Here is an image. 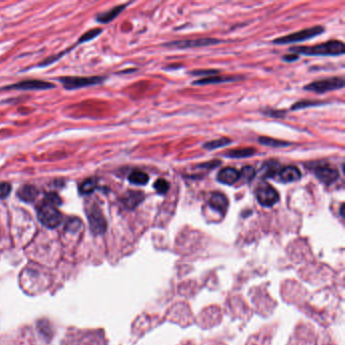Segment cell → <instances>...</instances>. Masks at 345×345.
Wrapping results in <instances>:
<instances>
[{"mask_svg": "<svg viewBox=\"0 0 345 345\" xmlns=\"http://www.w3.org/2000/svg\"><path fill=\"white\" fill-rule=\"evenodd\" d=\"M344 44L340 41H330L312 47H293L290 52L307 56H339L344 54Z\"/></svg>", "mask_w": 345, "mask_h": 345, "instance_id": "1", "label": "cell"}, {"mask_svg": "<svg viewBox=\"0 0 345 345\" xmlns=\"http://www.w3.org/2000/svg\"><path fill=\"white\" fill-rule=\"evenodd\" d=\"M38 219L45 227L54 229L61 224L63 218L57 207L43 202L38 207Z\"/></svg>", "mask_w": 345, "mask_h": 345, "instance_id": "2", "label": "cell"}, {"mask_svg": "<svg viewBox=\"0 0 345 345\" xmlns=\"http://www.w3.org/2000/svg\"><path fill=\"white\" fill-rule=\"evenodd\" d=\"M106 78L103 76H91V77H78V76H67L62 77L59 81L62 83L65 89L73 90L83 87L93 86L102 83Z\"/></svg>", "mask_w": 345, "mask_h": 345, "instance_id": "3", "label": "cell"}, {"mask_svg": "<svg viewBox=\"0 0 345 345\" xmlns=\"http://www.w3.org/2000/svg\"><path fill=\"white\" fill-rule=\"evenodd\" d=\"M323 32H324V28H322L321 26H316V27H313V28L305 29V30H302L300 32L290 34V35L286 36V37L279 38V39L275 40L274 43L278 44V45H286V44H290V43L303 42V41L313 39V38L321 35Z\"/></svg>", "mask_w": 345, "mask_h": 345, "instance_id": "4", "label": "cell"}, {"mask_svg": "<svg viewBox=\"0 0 345 345\" xmlns=\"http://www.w3.org/2000/svg\"><path fill=\"white\" fill-rule=\"evenodd\" d=\"M344 87V79L342 77H330L309 83L304 87L305 90L324 93Z\"/></svg>", "mask_w": 345, "mask_h": 345, "instance_id": "5", "label": "cell"}, {"mask_svg": "<svg viewBox=\"0 0 345 345\" xmlns=\"http://www.w3.org/2000/svg\"><path fill=\"white\" fill-rule=\"evenodd\" d=\"M256 199L261 206L270 208L279 202L280 195L276 188L267 183H261L256 189Z\"/></svg>", "mask_w": 345, "mask_h": 345, "instance_id": "6", "label": "cell"}, {"mask_svg": "<svg viewBox=\"0 0 345 345\" xmlns=\"http://www.w3.org/2000/svg\"><path fill=\"white\" fill-rule=\"evenodd\" d=\"M87 218H88L90 230L93 234L98 235L107 231L108 225H107L106 218L97 206L93 205L89 208V210L87 211Z\"/></svg>", "mask_w": 345, "mask_h": 345, "instance_id": "7", "label": "cell"}, {"mask_svg": "<svg viewBox=\"0 0 345 345\" xmlns=\"http://www.w3.org/2000/svg\"><path fill=\"white\" fill-rule=\"evenodd\" d=\"M220 40L216 39H199V40H186V41H172L164 46L172 49H190L199 47H207L220 44Z\"/></svg>", "mask_w": 345, "mask_h": 345, "instance_id": "8", "label": "cell"}, {"mask_svg": "<svg viewBox=\"0 0 345 345\" xmlns=\"http://www.w3.org/2000/svg\"><path fill=\"white\" fill-rule=\"evenodd\" d=\"M55 85L53 83L41 80H26L21 81L9 86H6L5 89H14V90H46L50 88H54Z\"/></svg>", "mask_w": 345, "mask_h": 345, "instance_id": "9", "label": "cell"}, {"mask_svg": "<svg viewBox=\"0 0 345 345\" xmlns=\"http://www.w3.org/2000/svg\"><path fill=\"white\" fill-rule=\"evenodd\" d=\"M315 174L321 182H323L324 184H327V185H330L333 182H335L338 179V176H339L338 170H336L335 168H333L329 165H326V164L319 165L318 167H316Z\"/></svg>", "mask_w": 345, "mask_h": 345, "instance_id": "10", "label": "cell"}, {"mask_svg": "<svg viewBox=\"0 0 345 345\" xmlns=\"http://www.w3.org/2000/svg\"><path fill=\"white\" fill-rule=\"evenodd\" d=\"M209 206L221 215H225L229 207V201L225 194L221 192H214L209 200Z\"/></svg>", "mask_w": 345, "mask_h": 345, "instance_id": "11", "label": "cell"}, {"mask_svg": "<svg viewBox=\"0 0 345 345\" xmlns=\"http://www.w3.org/2000/svg\"><path fill=\"white\" fill-rule=\"evenodd\" d=\"M240 179V173L232 167H225L217 175V180L222 184L232 185Z\"/></svg>", "mask_w": 345, "mask_h": 345, "instance_id": "12", "label": "cell"}, {"mask_svg": "<svg viewBox=\"0 0 345 345\" xmlns=\"http://www.w3.org/2000/svg\"><path fill=\"white\" fill-rule=\"evenodd\" d=\"M17 196L22 202L33 203L39 196V189L35 185L26 184L17 190Z\"/></svg>", "mask_w": 345, "mask_h": 345, "instance_id": "13", "label": "cell"}, {"mask_svg": "<svg viewBox=\"0 0 345 345\" xmlns=\"http://www.w3.org/2000/svg\"><path fill=\"white\" fill-rule=\"evenodd\" d=\"M144 200V193L141 191H136V190H129L124 199L122 203L128 209H134L137 206H139Z\"/></svg>", "mask_w": 345, "mask_h": 345, "instance_id": "14", "label": "cell"}, {"mask_svg": "<svg viewBox=\"0 0 345 345\" xmlns=\"http://www.w3.org/2000/svg\"><path fill=\"white\" fill-rule=\"evenodd\" d=\"M279 175H280V179L285 183L297 181L302 176L301 171L295 166H286L282 168Z\"/></svg>", "mask_w": 345, "mask_h": 345, "instance_id": "15", "label": "cell"}, {"mask_svg": "<svg viewBox=\"0 0 345 345\" xmlns=\"http://www.w3.org/2000/svg\"><path fill=\"white\" fill-rule=\"evenodd\" d=\"M240 77L234 76H219V75H212L207 78H202L193 82L194 85H207V84H215V83H223V82H231L234 80H239Z\"/></svg>", "mask_w": 345, "mask_h": 345, "instance_id": "16", "label": "cell"}, {"mask_svg": "<svg viewBox=\"0 0 345 345\" xmlns=\"http://www.w3.org/2000/svg\"><path fill=\"white\" fill-rule=\"evenodd\" d=\"M125 7H126V5H119V6L114 7L111 10L97 15L96 19H97V21H100L102 23H108V22L112 21L113 19H115V17L124 10Z\"/></svg>", "mask_w": 345, "mask_h": 345, "instance_id": "17", "label": "cell"}, {"mask_svg": "<svg viewBox=\"0 0 345 345\" xmlns=\"http://www.w3.org/2000/svg\"><path fill=\"white\" fill-rule=\"evenodd\" d=\"M255 154V149L253 148H240L234 149L226 152L225 156L228 158H246L251 157Z\"/></svg>", "mask_w": 345, "mask_h": 345, "instance_id": "18", "label": "cell"}, {"mask_svg": "<svg viewBox=\"0 0 345 345\" xmlns=\"http://www.w3.org/2000/svg\"><path fill=\"white\" fill-rule=\"evenodd\" d=\"M281 171V166L277 161H267L261 168L263 177H275Z\"/></svg>", "mask_w": 345, "mask_h": 345, "instance_id": "19", "label": "cell"}, {"mask_svg": "<svg viewBox=\"0 0 345 345\" xmlns=\"http://www.w3.org/2000/svg\"><path fill=\"white\" fill-rule=\"evenodd\" d=\"M129 181L135 185H145L149 181V175L143 171L135 170L129 175Z\"/></svg>", "mask_w": 345, "mask_h": 345, "instance_id": "20", "label": "cell"}, {"mask_svg": "<svg viewBox=\"0 0 345 345\" xmlns=\"http://www.w3.org/2000/svg\"><path fill=\"white\" fill-rule=\"evenodd\" d=\"M258 142L260 144L264 145V146H268V147H273V148H282V147H288L289 146L288 142L268 138V137H260Z\"/></svg>", "mask_w": 345, "mask_h": 345, "instance_id": "21", "label": "cell"}, {"mask_svg": "<svg viewBox=\"0 0 345 345\" xmlns=\"http://www.w3.org/2000/svg\"><path fill=\"white\" fill-rule=\"evenodd\" d=\"M96 185L97 182L94 178H88L79 185V192L81 194H90L95 190Z\"/></svg>", "mask_w": 345, "mask_h": 345, "instance_id": "22", "label": "cell"}, {"mask_svg": "<svg viewBox=\"0 0 345 345\" xmlns=\"http://www.w3.org/2000/svg\"><path fill=\"white\" fill-rule=\"evenodd\" d=\"M231 143H232V141H231L230 139L221 138V139H218V140L207 142V143L204 144L203 147L205 149H208V150H215V149H219V148L225 147V146L229 145Z\"/></svg>", "mask_w": 345, "mask_h": 345, "instance_id": "23", "label": "cell"}, {"mask_svg": "<svg viewBox=\"0 0 345 345\" xmlns=\"http://www.w3.org/2000/svg\"><path fill=\"white\" fill-rule=\"evenodd\" d=\"M155 190L160 194H165L169 189V182L163 178H159L154 183Z\"/></svg>", "mask_w": 345, "mask_h": 345, "instance_id": "24", "label": "cell"}, {"mask_svg": "<svg viewBox=\"0 0 345 345\" xmlns=\"http://www.w3.org/2000/svg\"><path fill=\"white\" fill-rule=\"evenodd\" d=\"M239 173H240V178L249 182L255 177L256 171L252 166H244Z\"/></svg>", "mask_w": 345, "mask_h": 345, "instance_id": "25", "label": "cell"}, {"mask_svg": "<svg viewBox=\"0 0 345 345\" xmlns=\"http://www.w3.org/2000/svg\"><path fill=\"white\" fill-rule=\"evenodd\" d=\"M103 32L102 29H94V30H91V31H88L87 33H85L79 40H78V43H85V42H88V41H91L92 39L96 38L101 33Z\"/></svg>", "mask_w": 345, "mask_h": 345, "instance_id": "26", "label": "cell"}, {"mask_svg": "<svg viewBox=\"0 0 345 345\" xmlns=\"http://www.w3.org/2000/svg\"><path fill=\"white\" fill-rule=\"evenodd\" d=\"M44 202H45V203H48V204H50V205H53V206H55V207H58V206H60V205L62 204L61 198H60L58 194H56V193H54V192L47 193V194L45 195Z\"/></svg>", "mask_w": 345, "mask_h": 345, "instance_id": "27", "label": "cell"}, {"mask_svg": "<svg viewBox=\"0 0 345 345\" xmlns=\"http://www.w3.org/2000/svg\"><path fill=\"white\" fill-rule=\"evenodd\" d=\"M11 191V185L8 182L0 181V199H5Z\"/></svg>", "mask_w": 345, "mask_h": 345, "instance_id": "28", "label": "cell"}, {"mask_svg": "<svg viewBox=\"0 0 345 345\" xmlns=\"http://www.w3.org/2000/svg\"><path fill=\"white\" fill-rule=\"evenodd\" d=\"M320 104H322V103L303 101V102H300V103L294 104V105L291 107V110H300V109H305V108H308V107H315L316 105H320Z\"/></svg>", "mask_w": 345, "mask_h": 345, "instance_id": "29", "label": "cell"}, {"mask_svg": "<svg viewBox=\"0 0 345 345\" xmlns=\"http://www.w3.org/2000/svg\"><path fill=\"white\" fill-rule=\"evenodd\" d=\"M299 59V57H298V55L297 54H294V55H286V56H284V60L285 61H287V62H291V61H295V60H298Z\"/></svg>", "mask_w": 345, "mask_h": 345, "instance_id": "30", "label": "cell"}]
</instances>
